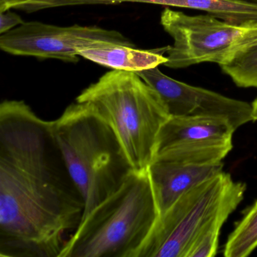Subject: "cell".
<instances>
[{"label": "cell", "mask_w": 257, "mask_h": 257, "mask_svg": "<svg viewBox=\"0 0 257 257\" xmlns=\"http://www.w3.org/2000/svg\"><path fill=\"white\" fill-rule=\"evenodd\" d=\"M97 41L135 46L121 33L97 26L59 27L31 22L2 34L0 49L17 56L77 63L79 51Z\"/></svg>", "instance_id": "52a82bcc"}, {"label": "cell", "mask_w": 257, "mask_h": 257, "mask_svg": "<svg viewBox=\"0 0 257 257\" xmlns=\"http://www.w3.org/2000/svg\"><path fill=\"white\" fill-rule=\"evenodd\" d=\"M168 47L144 50L135 46L97 41L79 51V55L113 70L138 72L164 65L168 58L163 55L167 53Z\"/></svg>", "instance_id": "8fae6325"}, {"label": "cell", "mask_w": 257, "mask_h": 257, "mask_svg": "<svg viewBox=\"0 0 257 257\" xmlns=\"http://www.w3.org/2000/svg\"><path fill=\"white\" fill-rule=\"evenodd\" d=\"M135 73L157 91L170 116L226 118L235 130L254 121L252 105L247 102L176 80L159 67Z\"/></svg>", "instance_id": "9c48e42d"}, {"label": "cell", "mask_w": 257, "mask_h": 257, "mask_svg": "<svg viewBox=\"0 0 257 257\" xmlns=\"http://www.w3.org/2000/svg\"><path fill=\"white\" fill-rule=\"evenodd\" d=\"M242 213L224 245V256L246 257L257 248V200Z\"/></svg>", "instance_id": "4fadbf2b"}, {"label": "cell", "mask_w": 257, "mask_h": 257, "mask_svg": "<svg viewBox=\"0 0 257 257\" xmlns=\"http://www.w3.org/2000/svg\"><path fill=\"white\" fill-rule=\"evenodd\" d=\"M55 0H0V13L8 10H21L34 13L45 9L52 8Z\"/></svg>", "instance_id": "9a60e30c"}, {"label": "cell", "mask_w": 257, "mask_h": 257, "mask_svg": "<svg viewBox=\"0 0 257 257\" xmlns=\"http://www.w3.org/2000/svg\"><path fill=\"white\" fill-rule=\"evenodd\" d=\"M25 23L23 19L16 13L8 11L0 13V34H7L13 28L23 25Z\"/></svg>", "instance_id": "2e32d148"}, {"label": "cell", "mask_w": 257, "mask_h": 257, "mask_svg": "<svg viewBox=\"0 0 257 257\" xmlns=\"http://www.w3.org/2000/svg\"><path fill=\"white\" fill-rule=\"evenodd\" d=\"M235 131L226 118L170 116L159 132L153 161L222 162L232 150Z\"/></svg>", "instance_id": "ba28073f"}, {"label": "cell", "mask_w": 257, "mask_h": 257, "mask_svg": "<svg viewBox=\"0 0 257 257\" xmlns=\"http://www.w3.org/2000/svg\"><path fill=\"white\" fill-rule=\"evenodd\" d=\"M76 101L89 103L106 120L133 171L149 169L159 132L170 117L156 90L135 72L113 70L83 90Z\"/></svg>", "instance_id": "277c9868"}, {"label": "cell", "mask_w": 257, "mask_h": 257, "mask_svg": "<svg viewBox=\"0 0 257 257\" xmlns=\"http://www.w3.org/2000/svg\"><path fill=\"white\" fill-rule=\"evenodd\" d=\"M252 116H253L254 121H257V97L253 100L252 103Z\"/></svg>", "instance_id": "e0dca14e"}, {"label": "cell", "mask_w": 257, "mask_h": 257, "mask_svg": "<svg viewBox=\"0 0 257 257\" xmlns=\"http://www.w3.org/2000/svg\"><path fill=\"white\" fill-rule=\"evenodd\" d=\"M227 219L222 218L215 222L197 240L189 252V257H213L216 255L219 238L222 225Z\"/></svg>", "instance_id": "5bb4252c"}, {"label": "cell", "mask_w": 257, "mask_h": 257, "mask_svg": "<svg viewBox=\"0 0 257 257\" xmlns=\"http://www.w3.org/2000/svg\"><path fill=\"white\" fill-rule=\"evenodd\" d=\"M51 130L85 201L83 219L116 192L133 170L112 127L89 103L67 106L51 121Z\"/></svg>", "instance_id": "7a4b0ae2"}, {"label": "cell", "mask_w": 257, "mask_h": 257, "mask_svg": "<svg viewBox=\"0 0 257 257\" xmlns=\"http://www.w3.org/2000/svg\"><path fill=\"white\" fill-rule=\"evenodd\" d=\"M85 201L51 130L23 100L0 104V256L59 257Z\"/></svg>", "instance_id": "6da1fadb"}, {"label": "cell", "mask_w": 257, "mask_h": 257, "mask_svg": "<svg viewBox=\"0 0 257 257\" xmlns=\"http://www.w3.org/2000/svg\"><path fill=\"white\" fill-rule=\"evenodd\" d=\"M223 165L222 162L197 165L171 161H153L149 167V174L160 216L183 194L222 172Z\"/></svg>", "instance_id": "30bf717a"}, {"label": "cell", "mask_w": 257, "mask_h": 257, "mask_svg": "<svg viewBox=\"0 0 257 257\" xmlns=\"http://www.w3.org/2000/svg\"><path fill=\"white\" fill-rule=\"evenodd\" d=\"M161 25L174 40L164 65L182 69L201 63L221 65L252 24L236 25L210 14L188 16L166 8Z\"/></svg>", "instance_id": "8992f818"}, {"label": "cell", "mask_w": 257, "mask_h": 257, "mask_svg": "<svg viewBox=\"0 0 257 257\" xmlns=\"http://www.w3.org/2000/svg\"><path fill=\"white\" fill-rule=\"evenodd\" d=\"M246 190L244 183L223 171L192 188L159 216L138 257H189L209 227L228 219Z\"/></svg>", "instance_id": "5b68a950"}, {"label": "cell", "mask_w": 257, "mask_h": 257, "mask_svg": "<svg viewBox=\"0 0 257 257\" xmlns=\"http://www.w3.org/2000/svg\"><path fill=\"white\" fill-rule=\"evenodd\" d=\"M219 67L237 86L257 88V22Z\"/></svg>", "instance_id": "7c38bea8"}, {"label": "cell", "mask_w": 257, "mask_h": 257, "mask_svg": "<svg viewBox=\"0 0 257 257\" xmlns=\"http://www.w3.org/2000/svg\"><path fill=\"white\" fill-rule=\"evenodd\" d=\"M159 216L149 170L132 171L81 221L59 257H138Z\"/></svg>", "instance_id": "3957f363"}]
</instances>
